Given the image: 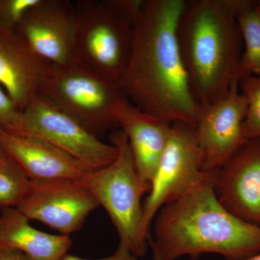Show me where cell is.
I'll list each match as a JSON object with an SVG mask.
<instances>
[{
  "label": "cell",
  "mask_w": 260,
  "mask_h": 260,
  "mask_svg": "<svg viewBox=\"0 0 260 260\" xmlns=\"http://www.w3.org/2000/svg\"><path fill=\"white\" fill-rule=\"evenodd\" d=\"M114 114L118 125L127 138L140 181L149 192L173 123L144 112L128 98L116 104Z\"/></svg>",
  "instance_id": "obj_14"
},
{
  "label": "cell",
  "mask_w": 260,
  "mask_h": 260,
  "mask_svg": "<svg viewBox=\"0 0 260 260\" xmlns=\"http://www.w3.org/2000/svg\"><path fill=\"white\" fill-rule=\"evenodd\" d=\"M19 135L40 138L95 171L117 156L115 145L103 143L73 117L36 95L22 112Z\"/></svg>",
  "instance_id": "obj_7"
},
{
  "label": "cell",
  "mask_w": 260,
  "mask_h": 260,
  "mask_svg": "<svg viewBox=\"0 0 260 260\" xmlns=\"http://www.w3.org/2000/svg\"><path fill=\"white\" fill-rule=\"evenodd\" d=\"M21 122V109L0 85V128L18 134Z\"/></svg>",
  "instance_id": "obj_21"
},
{
  "label": "cell",
  "mask_w": 260,
  "mask_h": 260,
  "mask_svg": "<svg viewBox=\"0 0 260 260\" xmlns=\"http://www.w3.org/2000/svg\"><path fill=\"white\" fill-rule=\"evenodd\" d=\"M240 91L247 101V111L242 124L246 140L260 138V76L242 75L239 80Z\"/></svg>",
  "instance_id": "obj_19"
},
{
  "label": "cell",
  "mask_w": 260,
  "mask_h": 260,
  "mask_svg": "<svg viewBox=\"0 0 260 260\" xmlns=\"http://www.w3.org/2000/svg\"><path fill=\"white\" fill-rule=\"evenodd\" d=\"M0 146L30 181L70 179L83 183L91 169L40 138L0 128Z\"/></svg>",
  "instance_id": "obj_13"
},
{
  "label": "cell",
  "mask_w": 260,
  "mask_h": 260,
  "mask_svg": "<svg viewBox=\"0 0 260 260\" xmlns=\"http://www.w3.org/2000/svg\"><path fill=\"white\" fill-rule=\"evenodd\" d=\"M244 49L240 70L242 75L260 76V7L248 0L237 16Z\"/></svg>",
  "instance_id": "obj_17"
},
{
  "label": "cell",
  "mask_w": 260,
  "mask_h": 260,
  "mask_svg": "<svg viewBox=\"0 0 260 260\" xmlns=\"http://www.w3.org/2000/svg\"><path fill=\"white\" fill-rule=\"evenodd\" d=\"M40 0H0V27L15 31L29 10Z\"/></svg>",
  "instance_id": "obj_20"
},
{
  "label": "cell",
  "mask_w": 260,
  "mask_h": 260,
  "mask_svg": "<svg viewBox=\"0 0 260 260\" xmlns=\"http://www.w3.org/2000/svg\"><path fill=\"white\" fill-rule=\"evenodd\" d=\"M30 180L11 159L0 161V208H17L25 198Z\"/></svg>",
  "instance_id": "obj_18"
},
{
  "label": "cell",
  "mask_w": 260,
  "mask_h": 260,
  "mask_svg": "<svg viewBox=\"0 0 260 260\" xmlns=\"http://www.w3.org/2000/svg\"><path fill=\"white\" fill-rule=\"evenodd\" d=\"M37 95L96 136L119 126L114 109L127 98L119 82L98 74L75 59L50 65Z\"/></svg>",
  "instance_id": "obj_4"
},
{
  "label": "cell",
  "mask_w": 260,
  "mask_h": 260,
  "mask_svg": "<svg viewBox=\"0 0 260 260\" xmlns=\"http://www.w3.org/2000/svg\"><path fill=\"white\" fill-rule=\"evenodd\" d=\"M153 260H164L156 253L153 252Z\"/></svg>",
  "instance_id": "obj_26"
},
{
  "label": "cell",
  "mask_w": 260,
  "mask_h": 260,
  "mask_svg": "<svg viewBox=\"0 0 260 260\" xmlns=\"http://www.w3.org/2000/svg\"><path fill=\"white\" fill-rule=\"evenodd\" d=\"M256 3H257V5H259V6L260 7V1L256 2Z\"/></svg>",
  "instance_id": "obj_27"
},
{
  "label": "cell",
  "mask_w": 260,
  "mask_h": 260,
  "mask_svg": "<svg viewBox=\"0 0 260 260\" xmlns=\"http://www.w3.org/2000/svg\"><path fill=\"white\" fill-rule=\"evenodd\" d=\"M247 101L234 82L226 95L213 104L200 105L195 126L199 148L200 169H220L248 140L242 134Z\"/></svg>",
  "instance_id": "obj_9"
},
{
  "label": "cell",
  "mask_w": 260,
  "mask_h": 260,
  "mask_svg": "<svg viewBox=\"0 0 260 260\" xmlns=\"http://www.w3.org/2000/svg\"><path fill=\"white\" fill-rule=\"evenodd\" d=\"M218 169L201 171L178 199L164 205L154 218V237L148 242L164 260L204 253L226 260H245L260 253V225L228 211L214 190Z\"/></svg>",
  "instance_id": "obj_2"
},
{
  "label": "cell",
  "mask_w": 260,
  "mask_h": 260,
  "mask_svg": "<svg viewBox=\"0 0 260 260\" xmlns=\"http://www.w3.org/2000/svg\"><path fill=\"white\" fill-rule=\"evenodd\" d=\"M6 154L5 153V152L3 151V148L0 146V161H1L2 160H3L5 158H6Z\"/></svg>",
  "instance_id": "obj_24"
},
{
  "label": "cell",
  "mask_w": 260,
  "mask_h": 260,
  "mask_svg": "<svg viewBox=\"0 0 260 260\" xmlns=\"http://www.w3.org/2000/svg\"><path fill=\"white\" fill-rule=\"evenodd\" d=\"M200 172L195 128L184 123H173L169 141L143 204L139 235L143 244L147 246L149 229L159 210L178 199Z\"/></svg>",
  "instance_id": "obj_8"
},
{
  "label": "cell",
  "mask_w": 260,
  "mask_h": 260,
  "mask_svg": "<svg viewBox=\"0 0 260 260\" xmlns=\"http://www.w3.org/2000/svg\"><path fill=\"white\" fill-rule=\"evenodd\" d=\"M214 190L228 211L260 225V138L248 140L218 169Z\"/></svg>",
  "instance_id": "obj_12"
},
{
  "label": "cell",
  "mask_w": 260,
  "mask_h": 260,
  "mask_svg": "<svg viewBox=\"0 0 260 260\" xmlns=\"http://www.w3.org/2000/svg\"><path fill=\"white\" fill-rule=\"evenodd\" d=\"M60 260H90L83 259V258L78 257L74 255H70L67 254L63 256ZM93 260V259H92ZM95 260H138V256H135L130 251L129 249L122 243L119 242V245L114 254L112 256H108L104 259Z\"/></svg>",
  "instance_id": "obj_22"
},
{
  "label": "cell",
  "mask_w": 260,
  "mask_h": 260,
  "mask_svg": "<svg viewBox=\"0 0 260 260\" xmlns=\"http://www.w3.org/2000/svg\"><path fill=\"white\" fill-rule=\"evenodd\" d=\"M16 208H2L0 246L23 253L30 260H60L68 254L69 236L54 235L37 230Z\"/></svg>",
  "instance_id": "obj_16"
},
{
  "label": "cell",
  "mask_w": 260,
  "mask_h": 260,
  "mask_svg": "<svg viewBox=\"0 0 260 260\" xmlns=\"http://www.w3.org/2000/svg\"><path fill=\"white\" fill-rule=\"evenodd\" d=\"M75 3L40 0L28 10L15 30L30 50L49 65L75 60Z\"/></svg>",
  "instance_id": "obj_11"
},
{
  "label": "cell",
  "mask_w": 260,
  "mask_h": 260,
  "mask_svg": "<svg viewBox=\"0 0 260 260\" xmlns=\"http://www.w3.org/2000/svg\"><path fill=\"white\" fill-rule=\"evenodd\" d=\"M0 260H30L23 253L10 248L0 246Z\"/></svg>",
  "instance_id": "obj_23"
},
{
  "label": "cell",
  "mask_w": 260,
  "mask_h": 260,
  "mask_svg": "<svg viewBox=\"0 0 260 260\" xmlns=\"http://www.w3.org/2000/svg\"><path fill=\"white\" fill-rule=\"evenodd\" d=\"M99 206L90 190L70 179L30 181L16 208L29 220L42 222L63 235L79 230L90 212Z\"/></svg>",
  "instance_id": "obj_10"
},
{
  "label": "cell",
  "mask_w": 260,
  "mask_h": 260,
  "mask_svg": "<svg viewBox=\"0 0 260 260\" xmlns=\"http://www.w3.org/2000/svg\"><path fill=\"white\" fill-rule=\"evenodd\" d=\"M248 0H189L177 37L191 93L200 105L226 95L242 77L244 44L237 16Z\"/></svg>",
  "instance_id": "obj_3"
},
{
  "label": "cell",
  "mask_w": 260,
  "mask_h": 260,
  "mask_svg": "<svg viewBox=\"0 0 260 260\" xmlns=\"http://www.w3.org/2000/svg\"><path fill=\"white\" fill-rule=\"evenodd\" d=\"M245 260H260V253L255 254V255L251 256V257L248 258V259Z\"/></svg>",
  "instance_id": "obj_25"
},
{
  "label": "cell",
  "mask_w": 260,
  "mask_h": 260,
  "mask_svg": "<svg viewBox=\"0 0 260 260\" xmlns=\"http://www.w3.org/2000/svg\"><path fill=\"white\" fill-rule=\"evenodd\" d=\"M49 66L17 32L0 27V85L22 112L37 95Z\"/></svg>",
  "instance_id": "obj_15"
},
{
  "label": "cell",
  "mask_w": 260,
  "mask_h": 260,
  "mask_svg": "<svg viewBox=\"0 0 260 260\" xmlns=\"http://www.w3.org/2000/svg\"><path fill=\"white\" fill-rule=\"evenodd\" d=\"M117 148V156L107 167L93 171L83 181L90 192L107 210L115 225L120 243L135 256L146 254L147 246L140 239L143 218L141 198L147 192L138 174L127 138L118 129L111 136Z\"/></svg>",
  "instance_id": "obj_6"
},
{
  "label": "cell",
  "mask_w": 260,
  "mask_h": 260,
  "mask_svg": "<svg viewBox=\"0 0 260 260\" xmlns=\"http://www.w3.org/2000/svg\"><path fill=\"white\" fill-rule=\"evenodd\" d=\"M186 0H144L133 50L119 81L130 102L170 123L195 128L200 110L191 93L177 37Z\"/></svg>",
  "instance_id": "obj_1"
},
{
  "label": "cell",
  "mask_w": 260,
  "mask_h": 260,
  "mask_svg": "<svg viewBox=\"0 0 260 260\" xmlns=\"http://www.w3.org/2000/svg\"><path fill=\"white\" fill-rule=\"evenodd\" d=\"M75 59L98 74L120 81L129 64L135 23L117 0H78Z\"/></svg>",
  "instance_id": "obj_5"
}]
</instances>
